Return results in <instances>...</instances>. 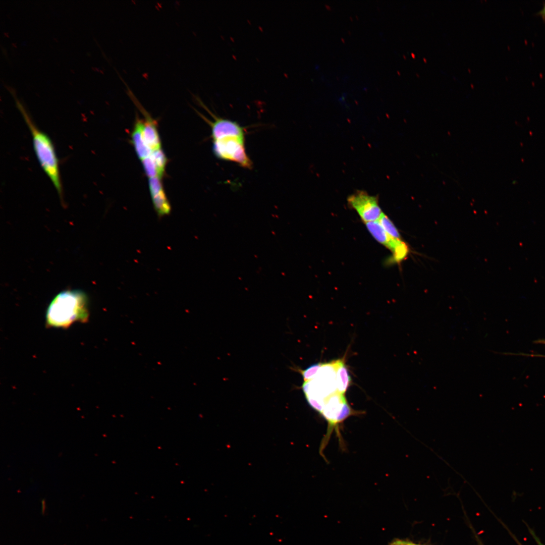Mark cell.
<instances>
[{
	"label": "cell",
	"instance_id": "cell-1",
	"mask_svg": "<svg viewBox=\"0 0 545 545\" xmlns=\"http://www.w3.org/2000/svg\"><path fill=\"white\" fill-rule=\"evenodd\" d=\"M88 303V297L82 291L67 290L60 292L52 299L46 310V326L66 329L75 322L87 321Z\"/></svg>",
	"mask_w": 545,
	"mask_h": 545
},
{
	"label": "cell",
	"instance_id": "cell-2",
	"mask_svg": "<svg viewBox=\"0 0 545 545\" xmlns=\"http://www.w3.org/2000/svg\"><path fill=\"white\" fill-rule=\"evenodd\" d=\"M14 98L17 106L31 133L33 146L37 160L44 173L52 183L63 203V187L59 159L53 142L46 133L36 126L21 102L15 96Z\"/></svg>",
	"mask_w": 545,
	"mask_h": 545
},
{
	"label": "cell",
	"instance_id": "cell-3",
	"mask_svg": "<svg viewBox=\"0 0 545 545\" xmlns=\"http://www.w3.org/2000/svg\"><path fill=\"white\" fill-rule=\"evenodd\" d=\"M212 150L218 158L236 162L245 168L252 167L246 152L244 137L228 136L213 140Z\"/></svg>",
	"mask_w": 545,
	"mask_h": 545
},
{
	"label": "cell",
	"instance_id": "cell-4",
	"mask_svg": "<svg viewBox=\"0 0 545 545\" xmlns=\"http://www.w3.org/2000/svg\"><path fill=\"white\" fill-rule=\"evenodd\" d=\"M349 204L365 223L377 221L383 213L377 198L364 191H357L348 198Z\"/></svg>",
	"mask_w": 545,
	"mask_h": 545
},
{
	"label": "cell",
	"instance_id": "cell-5",
	"mask_svg": "<svg viewBox=\"0 0 545 545\" xmlns=\"http://www.w3.org/2000/svg\"><path fill=\"white\" fill-rule=\"evenodd\" d=\"M194 96L197 103L206 110L214 120V122L210 121L199 112L196 111L200 117L210 125L213 140L228 136L244 137V130L237 122L216 116L209 111L198 96Z\"/></svg>",
	"mask_w": 545,
	"mask_h": 545
},
{
	"label": "cell",
	"instance_id": "cell-6",
	"mask_svg": "<svg viewBox=\"0 0 545 545\" xmlns=\"http://www.w3.org/2000/svg\"><path fill=\"white\" fill-rule=\"evenodd\" d=\"M369 232L375 240L390 249L396 261L402 260L408 254V247L402 240L391 237L378 221L366 223Z\"/></svg>",
	"mask_w": 545,
	"mask_h": 545
},
{
	"label": "cell",
	"instance_id": "cell-7",
	"mask_svg": "<svg viewBox=\"0 0 545 545\" xmlns=\"http://www.w3.org/2000/svg\"><path fill=\"white\" fill-rule=\"evenodd\" d=\"M139 108L145 117L143 129V137L145 144L152 151L161 148V141L156 121L150 116L142 106Z\"/></svg>",
	"mask_w": 545,
	"mask_h": 545
},
{
	"label": "cell",
	"instance_id": "cell-8",
	"mask_svg": "<svg viewBox=\"0 0 545 545\" xmlns=\"http://www.w3.org/2000/svg\"><path fill=\"white\" fill-rule=\"evenodd\" d=\"M144 121L136 117L131 133V141L138 157L143 159L150 156L152 151L145 144L143 137Z\"/></svg>",
	"mask_w": 545,
	"mask_h": 545
},
{
	"label": "cell",
	"instance_id": "cell-9",
	"mask_svg": "<svg viewBox=\"0 0 545 545\" xmlns=\"http://www.w3.org/2000/svg\"><path fill=\"white\" fill-rule=\"evenodd\" d=\"M351 382L348 369L342 360H339L336 370V384L337 391L344 394Z\"/></svg>",
	"mask_w": 545,
	"mask_h": 545
},
{
	"label": "cell",
	"instance_id": "cell-10",
	"mask_svg": "<svg viewBox=\"0 0 545 545\" xmlns=\"http://www.w3.org/2000/svg\"><path fill=\"white\" fill-rule=\"evenodd\" d=\"M151 197L154 209L159 217L170 214L171 206L164 190Z\"/></svg>",
	"mask_w": 545,
	"mask_h": 545
},
{
	"label": "cell",
	"instance_id": "cell-11",
	"mask_svg": "<svg viewBox=\"0 0 545 545\" xmlns=\"http://www.w3.org/2000/svg\"><path fill=\"white\" fill-rule=\"evenodd\" d=\"M150 155L156 165L158 177L161 178L165 174L167 162V158L166 154L163 150L160 148L152 151Z\"/></svg>",
	"mask_w": 545,
	"mask_h": 545
},
{
	"label": "cell",
	"instance_id": "cell-12",
	"mask_svg": "<svg viewBox=\"0 0 545 545\" xmlns=\"http://www.w3.org/2000/svg\"><path fill=\"white\" fill-rule=\"evenodd\" d=\"M385 231L392 238L402 240L397 229L390 219L384 213L377 220Z\"/></svg>",
	"mask_w": 545,
	"mask_h": 545
},
{
	"label": "cell",
	"instance_id": "cell-13",
	"mask_svg": "<svg viewBox=\"0 0 545 545\" xmlns=\"http://www.w3.org/2000/svg\"><path fill=\"white\" fill-rule=\"evenodd\" d=\"M141 162L145 173L149 178L158 177L156 167L151 155L142 159Z\"/></svg>",
	"mask_w": 545,
	"mask_h": 545
},
{
	"label": "cell",
	"instance_id": "cell-14",
	"mask_svg": "<svg viewBox=\"0 0 545 545\" xmlns=\"http://www.w3.org/2000/svg\"><path fill=\"white\" fill-rule=\"evenodd\" d=\"M322 364H314L304 370L300 371L304 382L312 380L317 375Z\"/></svg>",
	"mask_w": 545,
	"mask_h": 545
},
{
	"label": "cell",
	"instance_id": "cell-15",
	"mask_svg": "<svg viewBox=\"0 0 545 545\" xmlns=\"http://www.w3.org/2000/svg\"><path fill=\"white\" fill-rule=\"evenodd\" d=\"M148 183L151 196L155 195L164 190L161 178L157 176L149 178Z\"/></svg>",
	"mask_w": 545,
	"mask_h": 545
},
{
	"label": "cell",
	"instance_id": "cell-16",
	"mask_svg": "<svg viewBox=\"0 0 545 545\" xmlns=\"http://www.w3.org/2000/svg\"><path fill=\"white\" fill-rule=\"evenodd\" d=\"M391 544H392V545H419V544H415V543H412V542H410L401 540H396L392 542Z\"/></svg>",
	"mask_w": 545,
	"mask_h": 545
},
{
	"label": "cell",
	"instance_id": "cell-17",
	"mask_svg": "<svg viewBox=\"0 0 545 545\" xmlns=\"http://www.w3.org/2000/svg\"><path fill=\"white\" fill-rule=\"evenodd\" d=\"M538 14L541 16V17L545 20V4L542 10L540 11Z\"/></svg>",
	"mask_w": 545,
	"mask_h": 545
},
{
	"label": "cell",
	"instance_id": "cell-18",
	"mask_svg": "<svg viewBox=\"0 0 545 545\" xmlns=\"http://www.w3.org/2000/svg\"><path fill=\"white\" fill-rule=\"evenodd\" d=\"M539 343H542V344H545V340H541V341H539Z\"/></svg>",
	"mask_w": 545,
	"mask_h": 545
},
{
	"label": "cell",
	"instance_id": "cell-19",
	"mask_svg": "<svg viewBox=\"0 0 545 545\" xmlns=\"http://www.w3.org/2000/svg\"><path fill=\"white\" fill-rule=\"evenodd\" d=\"M390 545H392V544H390Z\"/></svg>",
	"mask_w": 545,
	"mask_h": 545
}]
</instances>
